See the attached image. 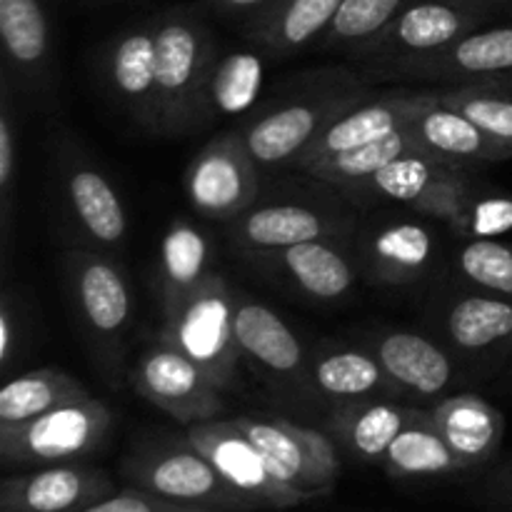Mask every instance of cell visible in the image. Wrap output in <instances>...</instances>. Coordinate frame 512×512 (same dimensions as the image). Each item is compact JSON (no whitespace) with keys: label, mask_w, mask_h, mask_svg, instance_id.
<instances>
[{"label":"cell","mask_w":512,"mask_h":512,"mask_svg":"<svg viewBox=\"0 0 512 512\" xmlns=\"http://www.w3.org/2000/svg\"><path fill=\"white\" fill-rule=\"evenodd\" d=\"M63 278L80 340L100 378L113 390L123 383L125 335L133 320V295L118 260L105 250L68 248Z\"/></svg>","instance_id":"obj_1"},{"label":"cell","mask_w":512,"mask_h":512,"mask_svg":"<svg viewBox=\"0 0 512 512\" xmlns=\"http://www.w3.org/2000/svg\"><path fill=\"white\" fill-rule=\"evenodd\" d=\"M158 40V135L178 138L203 128V93L215 63L208 25L188 8L153 18Z\"/></svg>","instance_id":"obj_2"},{"label":"cell","mask_w":512,"mask_h":512,"mask_svg":"<svg viewBox=\"0 0 512 512\" xmlns=\"http://www.w3.org/2000/svg\"><path fill=\"white\" fill-rule=\"evenodd\" d=\"M53 203L73 248L118 250L128 240V213L108 175L68 133H55Z\"/></svg>","instance_id":"obj_3"},{"label":"cell","mask_w":512,"mask_h":512,"mask_svg":"<svg viewBox=\"0 0 512 512\" xmlns=\"http://www.w3.org/2000/svg\"><path fill=\"white\" fill-rule=\"evenodd\" d=\"M120 473L135 488L175 503L218 512H258L185 435L138 440L120 463Z\"/></svg>","instance_id":"obj_4"},{"label":"cell","mask_w":512,"mask_h":512,"mask_svg":"<svg viewBox=\"0 0 512 512\" xmlns=\"http://www.w3.org/2000/svg\"><path fill=\"white\" fill-rule=\"evenodd\" d=\"M158 340L193 360L223 393L233 388L243 355L235 338V290L228 280L210 273L163 313Z\"/></svg>","instance_id":"obj_5"},{"label":"cell","mask_w":512,"mask_h":512,"mask_svg":"<svg viewBox=\"0 0 512 512\" xmlns=\"http://www.w3.org/2000/svg\"><path fill=\"white\" fill-rule=\"evenodd\" d=\"M113 430V410L100 398L63 405L15 425H0V463L5 468H48L80 463L98 453Z\"/></svg>","instance_id":"obj_6"},{"label":"cell","mask_w":512,"mask_h":512,"mask_svg":"<svg viewBox=\"0 0 512 512\" xmlns=\"http://www.w3.org/2000/svg\"><path fill=\"white\" fill-rule=\"evenodd\" d=\"M235 338L245 363L285 405L313 410L323 403L310 378V353L275 310L235 293Z\"/></svg>","instance_id":"obj_7"},{"label":"cell","mask_w":512,"mask_h":512,"mask_svg":"<svg viewBox=\"0 0 512 512\" xmlns=\"http://www.w3.org/2000/svg\"><path fill=\"white\" fill-rule=\"evenodd\" d=\"M493 18L468 0H418L348 55L365 63V73H370L445 48Z\"/></svg>","instance_id":"obj_8"},{"label":"cell","mask_w":512,"mask_h":512,"mask_svg":"<svg viewBox=\"0 0 512 512\" xmlns=\"http://www.w3.org/2000/svg\"><path fill=\"white\" fill-rule=\"evenodd\" d=\"M463 170L413 150L395 158L370 180L350 188L348 195L360 203H400L455 228L465 203L473 195Z\"/></svg>","instance_id":"obj_9"},{"label":"cell","mask_w":512,"mask_h":512,"mask_svg":"<svg viewBox=\"0 0 512 512\" xmlns=\"http://www.w3.org/2000/svg\"><path fill=\"white\" fill-rule=\"evenodd\" d=\"M238 428L258 445L273 473L308 500L335 488L340 458L330 435L278 415H238Z\"/></svg>","instance_id":"obj_10"},{"label":"cell","mask_w":512,"mask_h":512,"mask_svg":"<svg viewBox=\"0 0 512 512\" xmlns=\"http://www.w3.org/2000/svg\"><path fill=\"white\" fill-rule=\"evenodd\" d=\"M365 90H323L320 95L285 100L268 113L258 115L243 130L245 145L258 168L295 165L308 145L350 108L363 103Z\"/></svg>","instance_id":"obj_11"},{"label":"cell","mask_w":512,"mask_h":512,"mask_svg":"<svg viewBox=\"0 0 512 512\" xmlns=\"http://www.w3.org/2000/svg\"><path fill=\"white\" fill-rule=\"evenodd\" d=\"M185 193L198 215L233 223L260 195V168L243 133H220L185 170Z\"/></svg>","instance_id":"obj_12"},{"label":"cell","mask_w":512,"mask_h":512,"mask_svg":"<svg viewBox=\"0 0 512 512\" xmlns=\"http://www.w3.org/2000/svg\"><path fill=\"white\" fill-rule=\"evenodd\" d=\"M135 395L148 400L180 425L208 423L223 415V390L193 363L158 340L150 345L128 373Z\"/></svg>","instance_id":"obj_13"},{"label":"cell","mask_w":512,"mask_h":512,"mask_svg":"<svg viewBox=\"0 0 512 512\" xmlns=\"http://www.w3.org/2000/svg\"><path fill=\"white\" fill-rule=\"evenodd\" d=\"M185 438L258 510H290L308 503L303 493L285 485L273 473L258 445L238 428L233 418L190 425Z\"/></svg>","instance_id":"obj_14"},{"label":"cell","mask_w":512,"mask_h":512,"mask_svg":"<svg viewBox=\"0 0 512 512\" xmlns=\"http://www.w3.org/2000/svg\"><path fill=\"white\" fill-rule=\"evenodd\" d=\"M365 75L375 80H430L455 85L512 75V23L490 28L483 25L445 48Z\"/></svg>","instance_id":"obj_15"},{"label":"cell","mask_w":512,"mask_h":512,"mask_svg":"<svg viewBox=\"0 0 512 512\" xmlns=\"http://www.w3.org/2000/svg\"><path fill=\"white\" fill-rule=\"evenodd\" d=\"M103 85L135 125L158 135V40L153 20L130 25L110 40L103 53Z\"/></svg>","instance_id":"obj_16"},{"label":"cell","mask_w":512,"mask_h":512,"mask_svg":"<svg viewBox=\"0 0 512 512\" xmlns=\"http://www.w3.org/2000/svg\"><path fill=\"white\" fill-rule=\"evenodd\" d=\"M435 103V93H415V90H398V93H370L363 103L350 108L340 118H335L298 158L295 168L305 170L315 163L343 155L348 150L383 140L388 135L408 128L425 108Z\"/></svg>","instance_id":"obj_17"},{"label":"cell","mask_w":512,"mask_h":512,"mask_svg":"<svg viewBox=\"0 0 512 512\" xmlns=\"http://www.w3.org/2000/svg\"><path fill=\"white\" fill-rule=\"evenodd\" d=\"M105 470L83 463L38 468L0 483V512H83L115 495Z\"/></svg>","instance_id":"obj_18"},{"label":"cell","mask_w":512,"mask_h":512,"mask_svg":"<svg viewBox=\"0 0 512 512\" xmlns=\"http://www.w3.org/2000/svg\"><path fill=\"white\" fill-rule=\"evenodd\" d=\"M0 45L10 85L45 100L55 85L53 38L43 0H0Z\"/></svg>","instance_id":"obj_19"},{"label":"cell","mask_w":512,"mask_h":512,"mask_svg":"<svg viewBox=\"0 0 512 512\" xmlns=\"http://www.w3.org/2000/svg\"><path fill=\"white\" fill-rule=\"evenodd\" d=\"M348 220L300 203L253 205L228 223L230 243L248 255L273 253L310 240L348 238Z\"/></svg>","instance_id":"obj_20"},{"label":"cell","mask_w":512,"mask_h":512,"mask_svg":"<svg viewBox=\"0 0 512 512\" xmlns=\"http://www.w3.org/2000/svg\"><path fill=\"white\" fill-rule=\"evenodd\" d=\"M408 133L420 153L430 155L440 163L455 165V168L500 163V160L512 158L510 140L488 133L468 115L440 105L438 93H435V103L408 125Z\"/></svg>","instance_id":"obj_21"},{"label":"cell","mask_w":512,"mask_h":512,"mask_svg":"<svg viewBox=\"0 0 512 512\" xmlns=\"http://www.w3.org/2000/svg\"><path fill=\"white\" fill-rule=\"evenodd\" d=\"M430 410L390 400H360V403L335 405L328 418V435L335 445L360 463L383 465L393 440L410 425L428 418Z\"/></svg>","instance_id":"obj_22"},{"label":"cell","mask_w":512,"mask_h":512,"mask_svg":"<svg viewBox=\"0 0 512 512\" xmlns=\"http://www.w3.org/2000/svg\"><path fill=\"white\" fill-rule=\"evenodd\" d=\"M433 258V233L415 220H398L360 238V270L380 285L418 283L428 275Z\"/></svg>","instance_id":"obj_23"},{"label":"cell","mask_w":512,"mask_h":512,"mask_svg":"<svg viewBox=\"0 0 512 512\" xmlns=\"http://www.w3.org/2000/svg\"><path fill=\"white\" fill-rule=\"evenodd\" d=\"M345 0H273L248 18L245 35L260 53L290 58L320 43Z\"/></svg>","instance_id":"obj_24"},{"label":"cell","mask_w":512,"mask_h":512,"mask_svg":"<svg viewBox=\"0 0 512 512\" xmlns=\"http://www.w3.org/2000/svg\"><path fill=\"white\" fill-rule=\"evenodd\" d=\"M430 418L465 470L485 468L500 453L505 415L480 395H450L430 410Z\"/></svg>","instance_id":"obj_25"},{"label":"cell","mask_w":512,"mask_h":512,"mask_svg":"<svg viewBox=\"0 0 512 512\" xmlns=\"http://www.w3.org/2000/svg\"><path fill=\"white\" fill-rule=\"evenodd\" d=\"M310 378L320 398L333 408L400 395L373 350L345 348V345H325V348L313 350Z\"/></svg>","instance_id":"obj_26"},{"label":"cell","mask_w":512,"mask_h":512,"mask_svg":"<svg viewBox=\"0 0 512 512\" xmlns=\"http://www.w3.org/2000/svg\"><path fill=\"white\" fill-rule=\"evenodd\" d=\"M373 353L400 395L435 398L453 380L448 353L430 338L410 330H390L373 340Z\"/></svg>","instance_id":"obj_27"},{"label":"cell","mask_w":512,"mask_h":512,"mask_svg":"<svg viewBox=\"0 0 512 512\" xmlns=\"http://www.w3.org/2000/svg\"><path fill=\"white\" fill-rule=\"evenodd\" d=\"M253 258L273 273H283L295 288L315 300L345 298L355 283V265L338 240H310Z\"/></svg>","instance_id":"obj_28"},{"label":"cell","mask_w":512,"mask_h":512,"mask_svg":"<svg viewBox=\"0 0 512 512\" xmlns=\"http://www.w3.org/2000/svg\"><path fill=\"white\" fill-rule=\"evenodd\" d=\"M208 238L188 218H173L160 243L158 298L163 313L180 303L210 275Z\"/></svg>","instance_id":"obj_29"},{"label":"cell","mask_w":512,"mask_h":512,"mask_svg":"<svg viewBox=\"0 0 512 512\" xmlns=\"http://www.w3.org/2000/svg\"><path fill=\"white\" fill-rule=\"evenodd\" d=\"M95 398L78 378L60 368H38L8 380L0 388V425H15L63 405Z\"/></svg>","instance_id":"obj_30"},{"label":"cell","mask_w":512,"mask_h":512,"mask_svg":"<svg viewBox=\"0 0 512 512\" xmlns=\"http://www.w3.org/2000/svg\"><path fill=\"white\" fill-rule=\"evenodd\" d=\"M265 80L260 50H233L215 55L203 93V128L220 115H240L258 100Z\"/></svg>","instance_id":"obj_31"},{"label":"cell","mask_w":512,"mask_h":512,"mask_svg":"<svg viewBox=\"0 0 512 512\" xmlns=\"http://www.w3.org/2000/svg\"><path fill=\"white\" fill-rule=\"evenodd\" d=\"M383 468L395 480L443 478V475L468 473L458 455L450 450L443 435L438 433L430 413L428 418L405 428L393 440V445L385 453Z\"/></svg>","instance_id":"obj_32"},{"label":"cell","mask_w":512,"mask_h":512,"mask_svg":"<svg viewBox=\"0 0 512 512\" xmlns=\"http://www.w3.org/2000/svg\"><path fill=\"white\" fill-rule=\"evenodd\" d=\"M448 335L465 353L495 348L512 338V300L503 295H468L450 308Z\"/></svg>","instance_id":"obj_33"},{"label":"cell","mask_w":512,"mask_h":512,"mask_svg":"<svg viewBox=\"0 0 512 512\" xmlns=\"http://www.w3.org/2000/svg\"><path fill=\"white\" fill-rule=\"evenodd\" d=\"M413 150L420 148L415 145V140L410 138L408 128H405L400 130V133L388 135V138L363 145V148L348 150V153L335 155V158L323 160V163L310 165L303 173L313 175L320 183H328L333 185V188L348 193L350 188L373 178L378 170H383L385 165L393 163L395 158H400V155L405 153H413Z\"/></svg>","instance_id":"obj_34"},{"label":"cell","mask_w":512,"mask_h":512,"mask_svg":"<svg viewBox=\"0 0 512 512\" xmlns=\"http://www.w3.org/2000/svg\"><path fill=\"white\" fill-rule=\"evenodd\" d=\"M438 103L468 115L483 130L512 143V75L440 90Z\"/></svg>","instance_id":"obj_35"},{"label":"cell","mask_w":512,"mask_h":512,"mask_svg":"<svg viewBox=\"0 0 512 512\" xmlns=\"http://www.w3.org/2000/svg\"><path fill=\"white\" fill-rule=\"evenodd\" d=\"M413 3L418 0H345L333 25L320 40V48L350 53L365 40L373 38L375 33H380L390 20L398 18Z\"/></svg>","instance_id":"obj_36"},{"label":"cell","mask_w":512,"mask_h":512,"mask_svg":"<svg viewBox=\"0 0 512 512\" xmlns=\"http://www.w3.org/2000/svg\"><path fill=\"white\" fill-rule=\"evenodd\" d=\"M458 270L468 283L512 300V243L473 238L458 253Z\"/></svg>","instance_id":"obj_37"},{"label":"cell","mask_w":512,"mask_h":512,"mask_svg":"<svg viewBox=\"0 0 512 512\" xmlns=\"http://www.w3.org/2000/svg\"><path fill=\"white\" fill-rule=\"evenodd\" d=\"M10 80L3 78L0 85V255L8 263L10 235H13V198H15V118Z\"/></svg>","instance_id":"obj_38"},{"label":"cell","mask_w":512,"mask_h":512,"mask_svg":"<svg viewBox=\"0 0 512 512\" xmlns=\"http://www.w3.org/2000/svg\"><path fill=\"white\" fill-rule=\"evenodd\" d=\"M455 233L465 238H493L512 230V198L510 195H478L473 193L465 203Z\"/></svg>","instance_id":"obj_39"},{"label":"cell","mask_w":512,"mask_h":512,"mask_svg":"<svg viewBox=\"0 0 512 512\" xmlns=\"http://www.w3.org/2000/svg\"><path fill=\"white\" fill-rule=\"evenodd\" d=\"M83 512H218V510L175 503V500L163 498V495L148 493V490L130 485V488H125V490H120V493L110 495V498L100 500V503H95L93 508H88Z\"/></svg>","instance_id":"obj_40"},{"label":"cell","mask_w":512,"mask_h":512,"mask_svg":"<svg viewBox=\"0 0 512 512\" xmlns=\"http://www.w3.org/2000/svg\"><path fill=\"white\" fill-rule=\"evenodd\" d=\"M478 503L493 512L512 510V458L493 465L478 483Z\"/></svg>","instance_id":"obj_41"},{"label":"cell","mask_w":512,"mask_h":512,"mask_svg":"<svg viewBox=\"0 0 512 512\" xmlns=\"http://www.w3.org/2000/svg\"><path fill=\"white\" fill-rule=\"evenodd\" d=\"M20 345V318L13 310V300L5 293L3 308H0V365L8 368L15 358V350Z\"/></svg>","instance_id":"obj_42"},{"label":"cell","mask_w":512,"mask_h":512,"mask_svg":"<svg viewBox=\"0 0 512 512\" xmlns=\"http://www.w3.org/2000/svg\"><path fill=\"white\" fill-rule=\"evenodd\" d=\"M273 0H203L205 8H210L218 15H245V18H253L255 13L270 5Z\"/></svg>","instance_id":"obj_43"},{"label":"cell","mask_w":512,"mask_h":512,"mask_svg":"<svg viewBox=\"0 0 512 512\" xmlns=\"http://www.w3.org/2000/svg\"><path fill=\"white\" fill-rule=\"evenodd\" d=\"M468 3L478 5V8L488 10L493 15L503 13V10H512V0H468Z\"/></svg>","instance_id":"obj_44"},{"label":"cell","mask_w":512,"mask_h":512,"mask_svg":"<svg viewBox=\"0 0 512 512\" xmlns=\"http://www.w3.org/2000/svg\"><path fill=\"white\" fill-rule=\"evenodd\" d=\"M510 345H512V338H510Z\"/></svg>","instance_id":"obj_45"},{"label":"cell","mask_w":512,"mask_h":512,"mask_svg":"<svg viewBox=\"0 0 512 512\" xmlns=\"http://www.w3.org/2000/svg\"><path fill=\"white\" fill-rule=\"evenodd\" d=\"M505 512H512V510H505Z\"/></svg>","instance_id":"obj_46"}]
</instances>
